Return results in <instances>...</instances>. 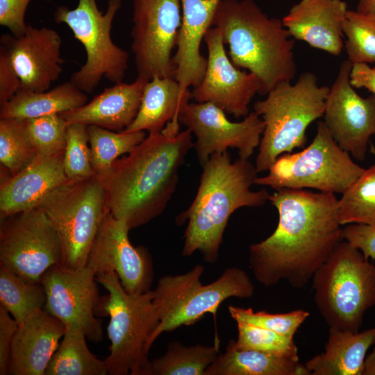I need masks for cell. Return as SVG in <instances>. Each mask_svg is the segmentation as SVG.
Returning <instances> with one entry per match:
<instances>
[{
  "mask_svg": "<svg viewBox=\"0 0 375 375\" xmlns=\"http://www.w3.org/2000/svg\"><path fill=\"white\" fill-rule=\"evenodd\" d=\"M278 223L265 240L249 247L250 268L265 286L286 281L303 288L343 240L333 193L283 188L269 194Z\"/></svg>",
  "mask_w": 375,
  "mask_h": 375,
  "instance_id": "obj_1",
  "label": "cell"
},
{
  "mask_svg": "<svg viewBox=\"0 0 375 375\" xmlns=\"http://www.w3.org/2000/svg\"><path fill=\"white\" fill-rule=\"evenodd\" d=\"M167 123L117 159L101 179L108 211L129 228L160 215L176 190L178 172L194 147L188 129Z\"/></svg>",
  "mask_w": 375,
  "mask_h": 375,
  "instance_id": "obj_2",
  "label": "cell"
},
{
  "mask_svg": "<svg viewBox=\"0 0 375 375\" xmlns=\"http://www.w3.org/2000/svg\"><path fill=\"white\" fill-rule=\"evenodd\" d=\"M202 166L196 196L176 222H188L182 256L188 257L198 251L206 262H215L231 215L242 207L263 206L269 194L265 189L251 190L258 172L249 159L232 162L228 151L218 152Z\"/></svg>",
  "mask_w": 375,
  "mask_h": 375,
  "instance_id": "obj_3",
  "label": "cell"
},
{
  "mask_svg": "<svg viewBox=\"0 0 375 375\" xmlns=\"http://www.w3.org/2000/svg\"><path fill=\"white\" fill-rule=\"evenodd\" d=\"M212 26L221 31L234 65L258 78L260 94L295 77L294 41L281 19L268 17L253 0H221Z\"/></svg>",
  "mask_w": 375,
  "mask_h": 375,
  "instance_id": "obj_4",
  "label": "cell"
},
{
  "mask_svg": "<svg viewBox=\"0 0 375 375\" xmlns=\"http://www.w3.org/2000/svg\"><path fill=\"white\" fill-rule=\"evenodd\" d=\"M329 89L319 84L316 74L305 72L294 84L283 82L254 103L253 111L265 123L255 163L258 173L268 171L281 155L304 148L307 128L324 116Z\"/></svg>",
  "mask_w": 375,
  "mask_h": 375,
  "instance_id": "obj_5",
  "label": "cell"
},
{
  "mask_svg": "<svg viewBox=\"0 0 375 375\" xmlns=\"http://www.w3.org/2000/svg\"><path fill=\"white\" fill-rule=\"evenodd\" d=\"M108 295L102 298L99 315L110 316L107 327L110 355L105 360L110 375H147L151 339L160 319L152 290L130 294L115 272L96 275Z\"/></svg>",
  "mask_w": 375,
  "mask_h": 375,
  "instance_id": "obj_6",
  "label": "cell"
},
{
  "mask_svg": "<svg viewBox=\"0 0 375 375\" xmlns=\"http://www.w3.org/2000/svg\"><path fill=\"white\" fill-rule=\"evenodd\" d=\"M312 279L316 307L329 328L358 332L375 306V265L341 241Z\"/></svg>",
  "mask_w": 375,
  "mask_h": 375,
  "instance_id": "obj_7",
  "label": "cell"
},
{
  "mask_svg": "<svg viewBox=\"0 0 375 375\" xmlns=\"http://www.w3.org/2000/svg\"><path fill=\"white\" fill-rule=\"evenodd\" d=\"M203 271V266L197 265L185 274L166 275L158 280L152 293L160 323L152 343L162 333L192 325L206 313L215 317L218 307L228 298H249L254 293L251 280L240 268H227L207 285L200 280Z\"/></svg>",
  "mask_w": 375,
  "mask_h": 375,
  "instance_id": "obj_8",
  "label": "cell"
},
{
  "mask_svg": "<svg viewBox=\"0 0 375 375\" xmlns=\"http://www.w3.org/2000/svg\"><path fill=\"white\" fill-rule=\"evenodd\" d=\"M37 208L44 212L60 240V265L72 269L85 267L108 212L101 180L95 175L69 181L50 192Z\"/></svg>",
  "mask_w": 375,
  "mask_h": 375,
  "instance_id": "obj_9",
  "label": "cell"
},
{
  "mask_svg": "<svg viewBox=\"0 0 375 375\" xmlns=\"http://www.w3.org/2000/svg\"><path fill=\"white\" fill-rule=\"evenodd\" d=\"M364 170L339 147L324 122L319 121L310 144L299 152L281 155L268 174L257 177L255 184L276 190L312 188L342 194Z\"/></svg>",
  "mask_w": 375,
  "mask_h": 375,
  "instance_id": "obj_10",
  "label": "cell"
},
{
  "mask_svg": "<svg viewBox=\"0 0 375 375\" xmlns=\"http://www.w3.org/2000/svg\"><path fill=\"white\" fill-rule=\"evenodd\" d=\"M122 3V0H108L103 13L96 0H78L74 9L60 6L54 12L55 22L67 24L85 48V62L72 74L69 81L86 94L92 93L103 76L115 83L122 82L125 76L128 53L116 45L110 35L112 22Z\"/></svg>",
  "mask_w": 375,
  "mask_h": 375,
  "instance_id": "obj_11",
  "label": "cell"
},
{
  "mask_svg": "<svg viewBox=\"0 0 375 375\" xmlns=\"http://www.w3.org/2000/svg\"><path fill=\"white\" fill-rule=\"evenodd\" d=\"M3 220L0 265L27 281L40 283L48 269L61 264L60 240L43 210L35 208Z\"/></svg>",
  "mask_w": 375,
  "mask_h": 375,
  "instance_id": "obj_12",
  "label": "cell"
},
{
  "mask_svg": "<svg viewBox=\"0 0 375 375\" xmlns=\"http://www.w3.org/2000/svg\"><path fill=\"white\" fill-rule=\"evenodd\" d=\"M131 51L138 77H174L172 51L182 20L181 0H133Z\"/></svg>",
  "mask_w": 375,
  "mask_h": 375,
  "instance_id": "obj_13",
  "label": "cell"
},
{
  "mask_svg": "<svg viewBox=\"0 0 375 375\" xmlns=\"http://www.w3.org/2000/svg\"><path fill=\"white\" fill-rule=\"evenodd\" d=\"M94 272L87 265L72 269L55 265L41 278L47 300L45 310L62 322L66 328L82 331L87 339H103L102 322L97 317L100 297Z\"/></svg>",
  "mask_w": 375,
  "mask_h": 375,
  "instance_id": "obj_14",
  "label": "cell"
},
{
  "mask_svg": "<svg viewBox=\"0 0 375 375\" xmlns=\"http://www.w3.org/2000/svg\"><path fill=\"white\" fill-rule=\"evenodd\" d=\"M179 122L194 135V147L202 165L213 153L228 148L238 149L239 158L248 160L265 130V123L256 112L233 122L222 109L209 102H189L181 111Z\"/></svg>",
  "mask_w": 375,
  "mask_h": 375,
  "instance_id": "obj_15",
  "label": "cell"
},
{
  "mask_svg": "<svg viewBox=\"0 0 375 375\" xmlns=\"http://www.w3.org/2000/svg\"><path fill=\"white\" fill-rule=\"evenodd\" d=\"M351 67L348 59L340 65L326 98L324 122L339 147L362 161L375 135V95L364 98L356 92L350 83Z\"/></svg>",
  "mask_w": 375,
  "mask_h": 375,
  "instance_id": "obj_16",
  "label": "cell"
},
{
  "mask_svg": "<svg viewBox=\"0 0 375 375\" xmlns=\"http://www.w3.org/2000/svg\"><path fill=\"white\" fill-rule=\"evenodd\" d=\"M203 41L208 49L206 69L199 85L191 92L192 98L199 103H213L235 118L246 117L252 99L260 93L259 80L234 65L217 27L209 28Z\"/></svg>",
  "mask_w": 375,
  "mask_h": 375,
  "instance_id": "obj_17",
  "label": "cell"
},
{
  "mask_svg": "<svg viewBox=\"0 0 375 375\" xmlns=\"http://www.w3.org/2000/svg\"><path fill=\"white\" fill-rule=\"evenodd\" d=\"M129 228L109 212L105 215L90 250L87 266L95 274L115 272L124 290L142 294L150 290L153 277L152 261L143 247H134Z\"/></svg>",
  "mask_w": 375,
  "mask_h": 375,
  "instance_id": "obj_18",
  "label": "cell"
},
{
  "mask_svg": "<svg viewBox=\"0 0 375 375\" xmlns=\"http://www.w3.org/2000/svg\"><path fill=\"white\" fill-rule=\"evenodd\" d=\"M1 46L6 50L21 81L22 90L44 92L60 77L64 60L62 40L53 29L28 25L24 34H3Z\"/></svg>",
  "mask_w": 375,
  "mask_h": 375,
  "instance_id": "obj_19",
  "label": "cell"
},
{
  "mask_svg": "<svg viewBox=\"0 0 375 375\" xmlns=\"http://www.w3.org/2000/svg\"><path fill=\"white\" fill-rule=\"evenodd\" d=\"M67 181L64 151L50 156L38 155L16 174L1 177V219L37 208L50 192Z\"/></svg>",
  "mask_w": 375,
  "mask_h": 375,
  "instance_id": "obj_20",
  "label": "cell"
},
{
  "mask_svg": "<svg viewBox=\"0 0 375 375\" xmlns=\"http://www.w3.org/2000/svg\"><path fill=\"white\" fill-rule=\"evenodd\" d=\"M347 4L342 0H301L281 19L291 37L333 56L344 47Z\"/></svg>",
  "mask_w": 375,
  "mask_h": 375,
  "instance_id": "obj_21",
  "label": "cell"
},
{
  "mask_svg": "<svg viewBox=\"0 0 375 375\" xmlns=\"http://www.w3.org/2000/svg\"><path fill=\"white\" fill-rule=\"evenodd\" d=\"M221 0H181L182 20L176 51L173 56L174 78L182 94L196 88L202 81L207 66V58L201 54L200 46Z\"/></svg>",
  "mask_w": 375,
  "mask_h": 375,
  "instance_id": "obj_22",
  "label": "cell"
},
{
  "mask_svg": "<svg viewBox=\"0 0 375 375\" xmlns=\"http://www.w3.org/2000/svg\"><path fill=\"white\" fill-rule=\"evenodd\" d=\"M65 331L64 324L43 309L18 324L11 347L8 374L45 375Z\"/></svg>",
  "mask_w": 375,
  "mask_h": 375,
  "instance_id": "obj_23",
  "label": "cell"
},
{
  "mask_svg": "<svg viewBox=\"0 0 375 375\" xmlns=\"http://www.w3.org/2000/svg\"><path fill=\"white\" fill-rule=\"evenodd\" d=\"M147 81L137 76L131 83H115L91 101L59 115L67 124L95 125L110 131H122L136 117Z\"/></svg>",
  "mask_w": 375,
  "mask_h": 375,
  "instance_id": "obj_24",
  "label": "cell"
},
{
  "mask_svg": "<svg viewBox=\"0 0 375 375\" xmlns=\"http://www.w3.org/2000/svg\"><path fill=\"white\" fill-rule=\"evenodd\" d=\"M375 344V327L361 332L329 328L324 351L305 364L310 375H363L369 349Z\"/></svg>",
  "mask_w": 375,
  "mask_h": 375,
  "instance_id": "obj_25",
  "label": "cell"
},
{
  "mask_svg": "<svg viewBox=\"0 0 375 375\" xmlns=\"http://www.w3.org/2000/svg\"><path fill=\"white\" fill-rule=\"evenodd\" d=\"M192 98L182 94L174 77L154 76L146 83L140 107L133 122L124 131L161 132L169 122L180 123L179 115Z\"/></svg>",
  "mask_w": 375,
  "mask_h": 375,
  "instance_id": "obj_26",
  "label": "cell"
},
{
  "mask_svg": "<svg viewBox=\"0 0 375 375\" xmlns=\"http://www.w3.org/2000/svg\"><path fill=\"white\" fill-rule=\"evenodd\" d=\"M204 375H310L305 365L274 354L243 348L229 340L226 351Z\"/></svg>",
  "mask_w": 375,
  "mask_h": 375,
  "instance_id": "obj_27",
  "label": "cell"
},
{
  "mask_svg": "<svg viewBox=\"0 0 375 375\" xmlns=\"http://www.w3.org/2000/svg\"><path fill=\"white\" fill-rule=\"evenodd\" d=\"M88 99L86 93L70 81L44 92L20 90L0 106V119H30L60 114L82 106Z\"/></svg>",
  "mask_w": 375,
  "mask_h": 375,
  "instance_id": "obj_28",
  "label": "cell"
},
{
  "mask_svg": "<svg viewBox=\"0 0 375 375\" xmlns=\"http://www.w3.org/2000/svg\"><path fill=\"white\" fill-rule=\"evenodd\" d=\"M81 331L66 328L62 340L46 369L45 375H106L105 360L97 358L88 349Z\"/></svg>",
  "mask_w": 375,
  "mask_h": 375,
  "instance_id": "obj_29",
  "label": "cell"
},
{
  "mask_svg": "<svg viewBox=\"0 0 375 375\" xmlns=\"http://www.w3.org/2000/svg\"><path fill=\"white\" fill-rule=\"evenodd\" d=\"M219 354V342L212 346H184L177 341L168 344L167 351L150 361L147 375H204Z\"/></svg>",
  "mask_w": 375,
  "mask_h": 375,
  "instance_id": "obj_30",
  "label": "cell"
},
{
  "mask_svg": "<svg viewBox=\"0 0 375 375\" xmlns=\"http://www.w3.org/2000/svg\"><path fill=\"white\" fill-rule=\"evenodd\" d=\"M46 300L41 282L27 281L0 265V305L18 324L42 310Z\"/></svg>",
  "mask_w": 375,
  "mask_h": 375,
  "instance_id": "obj_31",
  "label": "cell"
},
{
  "mask_svg": "<svg viewBox=\"0 0 375 375\" xmlns=\"http://www.w3.org/2000/svg\"><path fill=\"white\" fill-rule=\"evenodd\" d=\"M91 164L101 180L119 156L129 153L146 137L145 131L113 132L95 125L87 126Z\"/></svg>",
  "mask_w": 375,
  "mask_h": 375,
  "instance_id": "obj_32",
  "label": "cell"
},
{
  "mask_svg": "<svg viewBox=\"0 0 375 375\" xmlns=\"http://www.w3.org/2000/svg\"><path fill=\"white\" fill-rule=\"evenodd\" d=\"M340 224H375V165L342 193L338 201Z\"/></svg>",
  "mask_w": 375,
  "mask_h": 375,
  "instance_id": "obj_33",
  "label": "cell"
},
{
  "mask_svg": "<svg viewBox=\"0 0 375 375\" xmlns=\"http://www.w3.org/2000/svg\"><path fill=\"white\" fill-rule=\"evenodd\" d=\"M37 156L26 132L24 119H0V162L10 176L23 169Z\"/></svg>",
  "mask_w": 375,
  "mask_h": 375,
  "instance_id": "obj_34",
  "label": "cell"
},
{
  "mask_svg": "<svg viewBox=\"0 0 375 375\" xmlns=\"http://www.w3.org/2000/svg\"><path fill=\"white\" fill-rule=\"evenodd\" d=\"M343 34L347 59L352 64L375 62V18L348 10Z\"/></svg>",
  "mask_w": 375,
  "mask_h": 375,
  "instance_id": "obj_35",
  "label": "cell"
},
{
  "mask_svg": "<svg viewBox=\"0 0 375 375\" xmlns=\"http://www.w3.org/2000/svg\"><path fill=\"white\" fill-rule=\"evenodd\" d=\"M236 323L238 338L235 342L238 346L299 360L294 339L249 323L240 321Z\"/></svg>",
  "mask_w": 375,
  "mask_h": 375,
  "instance_id": "obj_36",
  "label": "cell"
},
{
  "mask_svg": "<svg viewBox=\"0 0 375 375\" xmlns=\"http://www.w3.org/2000/svg\"><path fill=\"white\" fill-rule=\"evenodd\" d=\"M24 122L37 156H50L65 151L68 124L59 114L24 119Z\"/></svg>",
  "mask_w": 375,
  "mask_h": 375,
  "instance_id": "obj_37",
  "label": "cell"
},
{
  "mask_svg": "<svg viewBox=\"0 0 375 375\" xmlns=\"http://www.w3.org/2000/svg\"><path fill=\"white\" fill-rule=\"evenodd\" d=\"M87 126L82 124H71L67 126L64 168L69 181L95 176L91 164Z\"/></svg>",
  "mask_w": 375,
  "mask_h": 375,
  "instance_id": "obj_38",
  "label": "cell"
},
{
  "mask_svg": "<svg viewBox=\"0 0 375 375\" xmlns=\"http://www.w3.org/2000/svg\"><path fill=\"white\" fill-rule=\"evenodd\" d=\"M228 312L235 322H244L263 327L294 339L298 328L310 313L304 310H295L286 313L254 312L251 308H242L230 305Z\"/></svg>",
  "mask_w": 375,
  "mask_h": 375,
  "instance_id": "obj_39",
  "label": "cell"
},
{
  "mask_svg": "<svg viewBox=\"0 0 375 375\" xmlns=\"http://www.w3.org/2000/svg\"><path fill=\"white\" fill-rule=\"evenodd\" d=\"M342 235L365 258L375 260V224H349L342 228Z\"/></svg>",
  "mask_w": 375,
  "mask_h": 375,
  "instance_id": "obj_40",
  "label": "cell"
},
{
  "mask_svg": "<svg viewBox=\"0 0 375 375\" xmlns=\"http://www.w3.org/2000/svg\"><path fill=\"white\" fill-rule=\"evenodd\" d=\"M31 0H0V24L18 37L24 34L28 25L25 14Z\"/></svg>",
  "mask_w": 375,
  "mask_h": 375,
  "instance_id": "obj_41",
  "label": "cell"
},
{
  "mask_svg": "<svg viewBox=\"0 0 375 375\" xmlns=\"http://www.w3.org/2000/svg\"><path fill=\"white\" fill-rule=\"evenodd\" d=\"M18 324L0 305V375L8 374L11 347Z\"/></svg>",
  "mask_w": 375,
  "mask_h": 375,
  "instance_id": "obj_42",
  "label": "cell"
},
{
  "mask_svg": "<svg viewBox=\"0 0 375 375\" xmlns=\"http://www.w3.org/2000/svg\"><path fill=\"white\" fill-rule=\"evenodd\" d=\"M21 89V81L10 57L0 46V106L12 99Z\"/></svg>",
  "mask_w": 375,
  "mask_h": 375,
  "instance_id": "obj_43",
  "label": "cell"
},
{
  "mask_svg": "<svg viewBox=\"0 0 375 375\" xmlns=\"http://www.w3.org/2000/svg\"><path fill=\"white\" fill-rule=\"evenodd\" d=\"M349 78L354 88H365L375 95V67L367 63L352 64Z\"/></svg>",
  "mask_w": 375,
  "mask_h": 375,
  "instance_id": "obj_44",
  "label": "cell"
},
{
  "mask_svg": "<svg viewBox=\"0 0 375 375\" xmlns=\"http://www.w3.org/2000/svg\"><path fill=\"white\" fill-rule=\"evenodd\" d=\"M356 11L375 18V0H358Z\"/></svg>",
  "mask_w": 375,
  "mask_h": 375,
  "instance_id": "obj_45",
  "label": "cell"
},
{
  "mask_svg": "<svg viewBox=\"0 0 375 375\" xmlns=\"http://www.w3.org/2000/svg\"><path fill=\"white\" fill-rule=\"evenodd\" d=\"M363 375H375V347L366 356Z\"/></svg>",
  "mask_w": 375,
  "mask_h": 375,
  "instance_id": "obj_46",
  "label": "cell"
},
{
  "mask_svg": "<svg viewBox=\"0 0 375 375\" xmlns=\"http://www.w3.org/2000/svg\"><path fill=\"white\" fill-rule=\"evenodd\" d=\"M369 151L375 156V147L372 143H369Z\"/></svg>",
  "mask_w": 375,
  "mask_h": 375,
  "instance_id": "obj_47",
  "label": "cell"
}]
</instances>
